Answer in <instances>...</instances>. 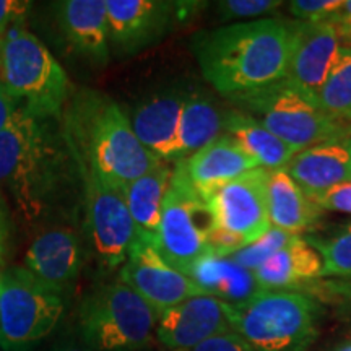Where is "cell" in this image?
<instances>
[{"label": "cell", "instance_id": "cell-19", "mask_svg": "<svg viewBox=\"0 0 351 351\" xmlns=\"http://www.w3.org/2000/svg\"><path fill=\"white\" fill-rule=\"evenodd\" d=\"M187 96V91L178 88L160 91L140 101L129 117L143 147L163 161H176L178 129Z\"/></svg>", "mask_w": 351, "mask_h": 351}, {"label": "cell", "instance_id": "cell-17", "mask_svg": "<svg viewBox=\"0 0 351 351\" xmlns=\"http://www.w3.org/2000/svg\"><path fill=\"white\" fill-rule=\"evenodd\" d=\"M176 165L204 200L225 184L261 168L256 158L230 135H221L194 155L176 161Z\"/></svg>", "mask_w": 351, "mask_h": 351}, {"label": "cell", "instance_id": "cell-35", "mask_svg": "<svg viewBox=\"0 0 351 351\" xmlns=\"http://www.w3.org/2000/svg\"><path fill=\"white\" fill-rule=\"evenodd\" d=\"M29 5L32 3L21 0H0V36L5 34L12 26L23 21Z\"/></svg>", "mask_w": 351, "mask_h": 351}, {"label": "cell", "instance_id": "cell-34", "mask_svg": "<svg viewBox=\"0 0 351 351\" xmlns=\"http://www.w3.org/2000/svg\"><path fill=\"white\" fill-rule=\"evenodd\" d=\"M44 351H98L93 345L88 341L80 328L75 324L73 327H69L67 330L60 333L57 339L52 341V345L47 346Z\"/></svg>", "mask_w": 351, "mask_h": 351}, {"label": "cell", "instance_id": "cell-2", "mask_svg": "<svg viewBox=\"0 0 351 351\" xmlns=\"http://www.w3.org/2000/svg\"><path fill=\"white\" fill-rule=\"evenodd\" d=\"M293 36L295 21H239L197 33L192 51L205 80L231 98L283 80Z\"/></svg>", "mask_w": 351, "mask_h": 351}, {"label": "cell", "instance_id": "cell-23", "mask_svg": "<svg viewBox=\"0 0 351 351\" xmlns=\"http://www.w3.org/2000/svg\"><path fill=\"white\" fill-rule=\"evenodd\" d=\"M191 278L205 295L231 306H241L252 300L262 289L251 270H245L230 257L207 254L191 271Z\"/></svg>", "mask_w": 351, "mask_h": 351}, {"label": "cell", "instance_id": "cell-42", "mask_svg": "<svg viewBox=\"0 0 351 351\" xmlns=\"http://www.w3.org/2000/svg\"><path fill=\"white\" fill-rule=\"evenodd\" d=\"M0 287H2V271H0Z\"/></svg>", "mask_w": 351, "mask_h": 351}, {"label": "cell", "instance_id": "cell-3", "mask_svg": "<svg viewBox=\"0 0 351 351\" xmlns=\"http://www.w3.org/2000/svg\"><path fill=\"white\" fill-rule=\"evenodd\" d=\"M62 129L77 163L112 187L125 189L163 161L143 147L119 104L99 91L75 95L62 112Z\"/></svg>", "mask_w": 351, "mask_h": 351}, {"label": "cell", "instance_id": "cell-37", "mask_svg": "<svg viewBox=\"0 0 351 351\" xmlns=\"http://www.w3.org/2000/svg\"><path fill=\"white\" fill-rule=\"evenodd\" d=\"M330 20L339 28L343 47H351V0H346L341 10Z\"/></svg>", "mask_w": 351, "mask_h": 351}, {"label": "cell", "instance_id": "cell-44", "mask_svg": "<svg viewBox=\"0 0 351 351\" xmlns=\"http://www.w3.org/2000/svg\"><path fill=\"white\" fill-rule=\"evenodd\" d=\"M0 351H3V350H2V346H0Z\"/></svg>", "mask_w": 351, "mask_h": 351}, {"label": "cell", "instance_id": "cell-33", "mask_svg": "<svg viewBox=\"0 0 351 351\" xmlns=\"http://www.w3.org/2000/svg\"><path fill=\"white\" fill-rule=\"evenodd\" d=\"M189 351H256L236 332H226L208 339Z\"/></svg>", "mask_w": 351, "mask_h": 351}, {"label": "cell", "instance_id": "cell-6", "mask_svg": "<svg viewBox=\"0 0 351 351\" xmlns=\"http://www.w3.org/2000/svg\"><path fill=\"white\" fill-rule=\"evenodd\" d=\"M230 322L256 351H302L317 335V306L295 289H262L244 304H230Z\"/></svg>", "mask_w": 351, "mask_h": 351}, {"label": "cell", "instance_id": "cell-5", "mask_svg": "<svg viewBox=\"0 0 351 351\" xmlns=\"http://www.w3.org/2000/svg\"><path fill=\"white\" fill-rule=\"evenodd\" d=\"M231 99L239 111L254 117L296 153L328 140L348 138L350 122L330 116L285 78Z\"/></svg>", "mask_w": 351, "mask_h": 351}, {"label": "cell", "instance_id": "cell-14", "mask_svg": "<svg viewBox=\"0 0 351 351\" xmlns=\"http://www.w3.org/2000/svg\"><path fill=\"white\" fill-rule=\"evenodd\" d=\"M343 47L332 20L295 21L291 57L285 80L319 103V93Z\"/></svg>", "mask_w": 351, "mask_h": 351}, {"label": "cell", "instance_id": "cell-30", "mask_svg": "<svg viewBox=\"0 0 351 351\" xmlns=\"http://www.w3.org/2000/svg\"><path fill=\"white\" fill-rule=\"evenodd\" d=\"M278 0H223L217 3V12L221 21L239 19H257L265 13L282 7Z\"/></svg>", "mask_w": 351, "mask_h": 351}, {"label": "cell", "instance_id": "cell-39", "mask_svg": "<svg viewBox=\"0 0 351 351\" xmlns=\"http://www.w3.org/2000/svg\"><path fill=\"white\" fill-rule=\"evenodd\" d=\"M3 256H5V241L0 238V263L3 262Z\"/></svg>", "mask_w": 351, "mask_h": 351}, {"label": "cell", "instance_id": "cell-38", "mask_svg": "<svg viewBox=\"0 0 351 351\" xmlns=\"http://www.w3.org/2000/svg\"><path fill=\"white\" fill-rule=\"evenodd\" d=\"M8 231H10V212H8L5 197L0 192V238L7 239Z\"/></svg>", "mask_w": 351, "mask_h": 351}, {"label": "cell", "instance_id": "cell-1", "mask_svg": "<svg viewBox=\"0 0 351 351\" xmlns=\"http://www.w3.org/2000/svg\"><path fill=\"white\" fill-rule=\"evenodd\" d=\"M10 194L28 223L65 207L78 192L82 176L65 140L62 117L29 112L23 104L0 132V192Z\"/></svg>", "mask_w": 351, "mask_h": 351}, {"label": "cell", "instance_id": "cell-20", "mask_svg": "<svg viewBox=\"0 0 351 351\" xmlns=\"http://www.w3.org/2000/svg\"><path fill=\"white\" fill-rule=\"evenodd\" d=\"M285 168L309 197L351 182V138H337L314 145L296 153Z\"/></svg>", "mask_w": 351, "mask_h": 351}, {"label": "cell", "instance_id": "cell-16", "mask_svg": "<svg viewBox=\"0 0 351 351\" xmlns=\"http://www.w3.org/2000/svg\"><path fill=\"white\" fill-rule=\"evenodd\" d=\"M85 247L75 230L67 226L43 231L26 252V270H29L51 288L67 295L80 275Z\"/></svg>", "mask_w": 351, "mask_h": 351}, {"label": "cell", "instance_id": "cell-31", "mask_svg": "<svg viewBox=\"0 0 351 351\" xmlns=\"http://www.w3.org/2000/svg\"><path fill=\"white\" fill-rule=\"evenodd\" d=\"M343 3L345 0H295L289 3V10L300 21L315 23L333 19Z\"/></svg>", "mask_w": 351, "mask_h": 351}, {"label": "cell", "instance_id": "cell-12", "mask_svg": "<svg viewBox=\"0 0 351 351\" xmlns=\"http://www.w3.org/2000/svg\"><path fill=\"white\" fill-rule=\"evenodd\" d=\"M267 169L256 168L212 192L207 202L213 225L243 241L245 247L270 231L267 210Z\"/></svg>", "mask_w": 351, "mask_h": 351}, {"label": "cell", "instance_id": "cell-28", "mask_svg": "<svg viewBox=\"0 0 351 351\" xmlns=\"http://www.w3.org/2000/svg\"><path fill=\"white\" fill-rule=\"evenodd\" d=\"M322 258L320 276H351V223L327 241L307 239Z\"/></svg>", "mask_w": 351, "mask_h": 351}, {"label": "cell", "instance_id": "cell-40", "mask_svg": "<svg viewBox=\"0 0 351 351\" xmlns=\"http://www.w3.org/2000/svg\"><path fill=\"white\" fill-rule=\"evenodd\" d=\"M335 351H351V341H350V343H345V345L339 346V348H337Z\"/></svg>", "mask_w": 351, "mask_h": 351}, {"label": "cell", "instance_id": "cell-45", "mask_svg": "<svg viewBox=\"0 0 351 351\" xmlns=\"http://www.w3.org/2000/svg\"><path fill=\"white\" fill-rule=\"evenodd\" d=\"M147 351H152V350H147Z\"/></svg>", "mask_w": 351, "mask_h": 351}, {"label": "cell", "instance_id": "cell-26", "mask_svg": "<svg viewBox=\"0 0 351 351\" xmlns=\"http://www.w3.org/2000/svg\"><path fill=\"white\" fill-rule=\"evenodd\" d=\"M225 135L234 138L265 169L285 168L296 155L289 145L239 109L226 112Z\"/></svg>", "mask_w": 351, "mask_h": 351}, {"label": "cell", "instance_id": "cell-9", "mask_svg": "<svg viewBox=\"0 0 351 351\" xmlns=\"http://www.w3.org/2000/svg\"><path fill=\"white\" fill-rule=\"evenodd\" d=\"M213 226L207 202L174 165L160 228L153 236L156 251L173 269L191 278L197 262L210 254L208 236Z\"/></svg>", "mask_w": 351, "mask_h": 351}, {"label": "cell", "instance_id": "cell-22", "mask_svg": "<svg viewBox=\"0 0 351 351\" xmlns=\"http://www.w3.org/2000/svg\"><path fill=\"white\" fill-rule=\"evenodd\" d=\"M252 274L261 289H293L322 275V258L307 239L295 236Z\"/></svg>", "mask_w": 351, "mask_h": 351}, {"label": "cell", "instance_id": "cell-29", "mask_svg": "<svg viewBox=\"0 0 351 351\" xmlns=\"http://www.w3.org/2000/svg\"><path fill=\"white\" fill-rule=\"evenodd\" d=\"M298 234H289L287 231L276 230L271 226L270 231L267 234H263L261 239L256 243L247 245V247L241 249L239 252L230 256L231 261H234L238 265L243 267L245 270H257L263 262L269 261L270 257H274L276 252L282 251L283 247L291 243L293 238Z\"/></svg>", "mask_w": 351, "mask_h": 351}, {"label": "cell", "instance_id": "cell-43", "mask_svg": "<svg viewBox=\"0 0 351 351\" xmlns=\"http://www.w3.org/2000/svg\"><path fill=\"white\" fill-rule=\"evenodd\" d=\"M348 138H351V122H350V134H348Z\"/></svg>", "mask_w": 351, "mask_h": 351}, {"label": "cell", "instance_id": "cell-41", "mask_svg": "<svg viewBox=\"0 0 351 351\" xmlns=\"http://www.w3.org/2000/svg\"><path fill=\"white\" fill-rule=\"evenodd\" d=\"M341 293H345V295H348L350 298H351V285H346L345 287V289Z\"/></svg>", "mask_w": 351, "mask_h": 351}, {"label": "cell", "instance_id": "cell-27", "mask_svg": "<svg viewBox=\"0 0 351 351\" xmlns=\"http://www.w3.org/2000/svg\"><path fill=\"white\" fill-rule=\"evenodd\" d=\"M317 99L320 108L330 116L351 122V47H341Z\"/></svg>", "mask_w": 351, "mask_h": 351}, {"label": "cell", "instance_id": "cell-10", "mask_svg": "<svg viewBox=\"0 0 351 351\" xmlns=\"http://www.w3.org/2000/svg\"><path fill=\"white\" fill-rule=\"evenodd\" d=\"M77 165L82 176L86 241L99 269L111 271L125 263L137 228L127 207L124 189L109 186L91 168Z\"/></svg>", "mask_w": 351, "mask_h": 351}, {"label": "cell", "instance_id": "cell-36", "mask_svg": "<svg viewBox=\"0 0 351 351\" xmlns=\"http://www.w3.org/2000/svg\"><path fill=\"white\" fill-rule=\"evenodd\" d=\"M21 106V101H19L15 96H12L8 91L0 85V132H2L12 121L13 114L19 111Z\"/></svg>", "mask_w": 351, "mask_h": 351}, {"label": "cell", "instance_id": "cell-15", "mask_svg": "<svg viewBox=\"0 0 351 351\" xmlns=\"http://www.w3.org/2000/svg\"><path fill=\"white\" fill-rule=\"evenodd\" d=\"M226 332H232L230 304L202 295L165 311L158 319L156 340L169 351H189Z\"/></svg>", "mask_w": 351, "mask_h": 351}, {"label": "cell", "instance_id": "cell-4", "mask_svg": "<svg viewBox=\"0 0 351 351\" xmlns=\"http://www.w3.org/2000/svg\"><path fill=\"white\" fill-rule=\"evenodd\" d=\"M0 85L29 112L60 119L70 82L43 41L20 25L0 36Z\"/></svg>", "mask_w": 351, "mask_h": 351}, {"label": "cell", "instance_id": "cell-32", "mask_svg": "<svg viewBox=\"0 0 351 351\" xmlns=\"http://www.w3.org/2000/svg\"><path fill=\"white\" fill-rule=\"evenodd\" d=\"M311 200L320 210H333V212L350 213L351 215V182L340 184L328 191L311 197Z\"/></svg>", "mask_w": 351, "mask_h": 351}, {"label": "cell", "instance_id": "cell-25", "mask_svg": "<svg viewBox=\"0 0 351 351\" xmlns=\"http://www.w3.org/2000/svg\"><path fill=\"white\" fill-rule=\"evenodd\" d=\"M225 117L226 112H223L208 96L189 93L178 129L176 161L194 155L221 137V132H225Z\"/></svg>", "mask_w": 351, "mask_h": 351}, {"label": "cell", "instance_id": "cell-18", "mask_svg": "<svg viewBox=\"0 0 351 351\" xmlns=\"http://www.w3.org/2000/svg\"><path fill=\"white\" fill-rule=\"evenodd\" d=\"M56 21L67 46L95 65L109 60L106 0H64L54 3Z\"/></svg>", "mask_w": 351, "mask_h": 351}, {"label": "cell", "instance_id": "cell-21", "mask_svg": "<svg viewBox=\"0 0 351 351\" xmlns=\"http://www.w3.org/2000/svg\"><path fill=\"white\" fill-rule=\"evenodd\" d=\"M267 210L271 226L298 234L314 226L320 217L317 205L293 181L287 168L267 169Z\"/></svg>", "mask_w": 351, "mask_h": 351}, {"label": "cell", "instance_id": "cell-13", "mask_svg": "<svg viewBox=\"0 0 351 351\" xmlns=\"http://www.w3.org/2000/svg\"><path fill=\"white\" fill-rule=\"evenodd\" d=\"M186 3L166 0H106L109 49L132 56L156 44L182 20Z\"/></svg>", "mask_w": 351, "mask_h": 351}, {"label": "cell", "instance_id": "cell-24", "mask_svg": "<svg viewBox=\"0 0 351 351\" xmlns=\"http://www.w3.org/2000/svg\"><path fill=\"white\" fill-rule=\"evenodd\" d=\"M173 169L166 161H161L142 178L125 186V202L137 234L155 236L158 232Z\"/></svg>", "mask_w": 351, "mask_h": 351}, {"label": "cell", "instance_id": "cell-11", "mask_svg": "<svg viewBox=\"0 0 351 351\" xmlns=\"http://www.w3.org/2000/svg\"><path fill=\"white\" fill-rule=\"evenodd\" d=\"M119 280L137 291L161 315L189 298L205 295L204 289L187 275L181 274L156 251L153 236L137 234Z\"/></svg>", "mask_w": 351, "mask_h": 351}, {"label": "cell", "instance_id": "cell-8", "mask_svg": "<svg viewBox=\"0 0 351 351\" xmlns=\"http://www.w3.org/2000/svg\"><path fill=\"white\" fill-rule=\"evenodd\" d=\"M65 293L51 288L26 269L2 271L0 346L33 351L59 326L67 307Z\"/></svg>", "mask_w": 351, "mask_h": 351}, {"label": "cell", "instance_id": "cell-7", "mask_svg": "<svg viewBox=\"0 0 351 351\" xmlns=\"http://www.w3.org/2000/svg\"><path fill=\"white\" fill-rule=\"evenodd\" d=\"M158 319L137 291L116 280L85 296L77 326L98 351H147L156 340Z\"/></svg>", "mask_w": 351, "mask_h": 351}]
</instances>
